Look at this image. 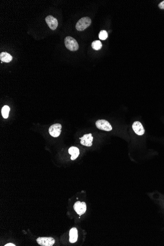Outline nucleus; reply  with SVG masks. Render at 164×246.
Masks as SVG:
<instances>
[{
  "mask_svg": "<svg viewBox=\"0 0 164 246\" xmlns=\"http://www.w3.org/2000/svg\"><path fill=\"white\" fill-rule=\"evenodd\" d=\"M45 20L50 29L52 30L56 29L58 25V22L56 18L52 15H49L46 17Z\"/></svg>",
  "mask_w": 164,
  "mask_h": 246,
  "instance_id": "9",
  "label": "nucleus"
},
{
  "mask_svg": "<svg viewBox=\"0 0 164 246\" xmlns=\"http://www.w3.org/2000/svg\"><path fill=\"white\" fill-rule=\"evenodd\" d=\"M80 139H81V144L82 145L90 147L92 145L94 138L91 134H88L85 135L83 137L80 138Z\"/></svg>",
  "mask_w": 164,
  "mask_h": 246,
  "instance_id": "8",
  "label": "nucleus"
},
{
  "mask_svg": "<svg viewBox=\"0 0 164 246\" xmlns=\"http://www.w3.org/2000/svg\"><path fill=\"white\" fill-rule=\"evenodd\" d=\"M36 241L42 246H52L55 243V239L52 237H39Z\"/></svg>",
  "mask_w": 164,
  "mask_h": 246,
  "instance_id": "4",
  "label": "nucleus"
},
{
  "mask_svg": "<svg viewBox=\"0 0 164 246\" xmlns=\"http://www.w3.org/2000/svg\"><path fill=\"white\" fill-rule=\"evenodd\" d=\"M91 46H92V48L94 49L95 50H99L102 48V45L101 41H99V40H95V41L92 42Z\"/></svg>",
  "mask_w": 164,
  "mask_h": 246,
  "instance_id": "14",
  "label": "nucleus"
},
{
  "mask_svg": "<svg viewBox=\"0 0 164 246\" xmlns=\"http://www.w3.org/2000/svg\"><path fill=\"white\" fill-rule=\"evenodd\" d=\"M61 125L59 123L54 124L51 125L49 129V132L52 137H59L61 133Z\"/></svg>",
  "mask_w": 164,
  "mask_h": 246,
  "instance_id": "6",
  "label": "nucleus"
},
{
  "mask_svg": "<svg viewBox=\"0 0 164 246\" xmlns=\"http://www.w3.org/2000/svg\"><path fill=\"white\" fill-rule=\"evenodd\" d=\"M64 44L66 47L71 51H76L79 49L77 42L71 36H68L65 38Z\"/></svg>",
  "mask_w": 164,
  "mask_h": 246,
  "instance_id": "1",
  "label": "nucleus"
},
{
  "mask_svg": "<svg viewBox=\"0 0 164 246\" xmlns=\"http://www.w3.org/2000/svg\"><path fill=\"white\" fill-rule=\"evenodd\" d=\"M108 33L107 31L105 30H102L99 33V38L101 40H104L106 39L108 37Z\"/></svg>",
  "mask_w": 164,
  "mask_h": 246,
  "instance_id": "15",
  "label": "nucleus"
},
{
  "mask_svg": "<svg viewBox=\"0 0 164 246\" xmlns=\"http://www.w3.org/2000/svg\"><path fill=\"white\" fill-rule=\"evenodd\" d=\"M10 111V108L8 106L5 105L2 109V114L4 119H8V117L9 112Z\"/></svg>",
  "mask_w": 164,
  "mask_h": 246,
  "instance_id": "13",
  "label": "nucleus"
},
{
  "mask_svg": "<svg viewBox=\"0 0 164 246\" xmlns=\"http://www.w3.org/2000/svg\"><path fill=\"white\" fill-rule=\"evenodd\" d=\"M91 20L88 17L82 18L76 23V29L78 31H82L91 25Z\"/></svg>",
  "mask_w": 164,
  "mask_h": 246,
  "instance_id": "2",
  "label": "nucleus"
},
{
  "mask_svg": "<svg viewBox=\"0 0 164 246\" xmlns=\"http://www.w3.org/2000/svg\"><path fill=\"white\" fill-rule=\"evenodd\" d=\"M132 128L134 131L139 136H142L144 134L145 130L142 124L139 121H135L133 124Z\"/></svg>",
  "mask_w": 164,
  "mask_h": 246,
  "instance_id": "7",
  "label": "nucleus"
},
{
  "mask_svg": "<svg viewBox=\"0 0 164 246\" xmlns=\"http://www.w3.org/2000/svg\"><path fill=\"white\" fill-rule=\"evenodd\" d=\"M159 7L161 9H164V1L159 4Z\"/></svg>",
  "mask_w": 164,
  "mask_h": 246,
  "instance_id": "16",
  "label": "nucleus"
},
{
  "mask_svg": "<svg viewBox=\"0 0 164 246\" xmlns=\"http://www.w3.org/2000/svg\"><path fill=\"white\" fill-rule=\"evenodd\" d=\"M5 246H15L16 245H15L14 244L12 243H8L6 244V245H5Z\"/></svg>",
  "mask_w": 164,
  "mask_h": 246,
  "instance_id": "17",
  "label": "nucleus"
},
{
  "mask_svg": "<svg viewBox=\"0 0 164 246\" xmlns=\"http://www.w3.org/2000/svg\"><path fill=\"white\" fill-rule=\"evenodd\" d=\"M12 56L7 52H2L0 54V60L5 63H9L12 61Z\"/></svg>",
  "mask_w": 164,
  "mask_h": 246,
  "instance_id": "12",
  "label": "nucleus"
},
{
  "mask_svg": "<svg viewBox=\"0 0 164 246\" xmlns=\"http://www.w3.org/2000/svg\"><path fill=\"white\" fill-rule=\"evenodd\" d=\"M73 207L75 212L80 216L84 214L87 210V205L85 202L77 201Z\"/></svg>",
  "mask_w": 164,
  "mask_h": 246,
  "instance_id": "5",
  "label": "nucleus"
},
{
  "mask_svg": "<svg viewBox=\"0 0 164 246\" xmlns=\"http://www.w3.org/2000/svg\"><path fill=\"white\" fill-rule=\"evenodd\" d=\"M78 230L75 228L71 229L70 232V241L71 243H74L78 239Z\"/></svg>",
  "mask_w": 164,
  "mask_h": 246,
  "instance_id": "10",
  "label": "nucleus"
},
{
  "mask_svg": "<svg viewBox=\"0 0 164 246\" xmlns=\"http://www.w3.org/2000/svg\"><path fill=\"white\" fill-rule=\"evenodd\" d=\"M96 126L97 128L105 131H110L112 130V127L108 121L106 120H98L96 122Z\"/></svg>",
  "mask_w": 164,
  "mask_h": 246,
  "instance_id": "3",
  "label": "nucleus"
},
{
  "mask_svg": "<svg viewBox=\"0 0 164 246\" xmlns=\"http://www.w3.org/2000/svg\"><path fill=\"white\" fill-rule=\"evenodd\" d=\"M68 152L71 155V159L72 160H74L76 159L78 157L80 154L79 149L77 148L74 147V146H72L70 148V149L68 150Z\"/></svg>",
  "mask_w": 164,
  "mask_h": 246,
  "instance_id": "11",
  "label": "nucleus"
}]
</instances>
